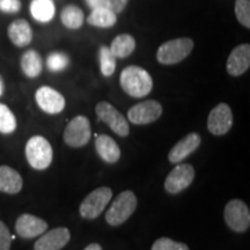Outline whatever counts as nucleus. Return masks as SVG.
<instances>
[{
  "label": "nucleus",
  "mask_w": 250,
  "mask_h": 250,
  "mask_svg": "<svg viewBox=\"0 0 250 250\" xmlns=\"http://www.w3.org/2000/svg\"><path fill=\"white\" fill-rule=\"evenodd\" d=\"M20 8V0H0V11L5 13H18Z\"/></svg>",
  "instance_id": "obj_31"
},
{
  "label": "nucleus",
  "mask_w": 250,
  "mask_h": 250,
  "mask_svg": "<svg viewBox=\"0 0 250 250\" xmlns=\"http://www.w3.org/2000/svg\"><path fill=\"white\" fill-rule=\"evenodd\" d=\"M98 118L107 124L117 136L127 137L130 133V126L125 117L109 102H99L95 107Z\"/></svg>",
  "instance_id": "obj_8"
},
{
  "label": "nucleus",
  "mask_w": 250,
  "mask_h": 250,
  "mask_svg": "<svg viewBox=\"0 0 250 250\" xmlns=\"http://www.w3.org/2000/svg\"><path fill=\"white\" fill-rule=\"evenodd\" d=\"M23 181L21 175L8 166H0V192L15 195L21 191Z\"/></svg>",
  "instance_id": "obj_19"
},
{
  "label": "nucleus",
  "mask_w": 250,
  "mask_h": 250,
  "mask_svg": "<svg viewBox=\"0 0 250 250\" xmlns=\"http://www.w3.org/2000/svg\"><path fill=\"white\" fill-rule=\"evenodd\" d=\"M225 223L234 232H246L250 226V211L241 199H232L224 210Z\"/></svg>",
  "instance_id": "obj_6"
},
{
  "label": "nucleus",
  "mask_w": 250,
  "mask_h": 250,
  "mask_svg": "<svg viewBox=\"0 0 250 250\" xmlns=\"http://www.w3.org/2000/svg\"><path fill=\"white\" fill-rule=\"evenodd\" d=\"M7 33L11 42L19 48L29 45L33 41V30L30 24L23 19H18L9 24Z\"/></svg>",
  "instance_id": "obj_18"
},
{
  "label": "nucleus",
  "mask_w": 250,
  "mask_h": 250,
  "mask_svg": "<svg viewBox=\"0 0 250 250\" xmlns=\"http://www.w3.org/2000/svg\"><path fill=\"white\" fill-rule=\"evenodd\" d=\"M195 179V168L189 164L177 165L173 170L168 174L165 181L166 191L170 195H176L186 190Z\"/></svg>",
  "instance_id": "obj_9"
},
{
  "label": "nucleus",
  "mask_w": 250,
  "mask_h": 250,
  "mask_svg": "<svg viewBox=\"0 0 250 250\" xmlns=\"http://www.w3.org/2000/svg\"><path fill=\"white\" fill-rule=\"evenodd\" d=\"M26 158L34 169H46L54 159L51 144L42 136L31 137L26 144Z\"/></svg>",
  "instance_id": "obj_3"
},
{
  "label": "nucleus",
  "mask_w": 250,
  "mask_h": 250,
  "mask_svg": "<svg viewBox=\"0 0 250 250\" xmlns=\"http://www.w3.org/2000/svg\"><path fill=\"white\" fill-rule=\"evenodd\" d=\"M48 229V224L36 215L23 213L17 219L15 230L18 235L23 239H33V237L42 235Z\"/></svg>",
  "instance_id": "obj_13"
},
{
  "label": "nucleus",
  "mask_w": 250,
  "mask_h": 250,
  "mask_svg": "<svg viewBox=\"0 0 250 250\" xmlns=\"http://www.w3.org/2000/svg\"><path fill=\"white\" fill-rule=\"evenodd\" d=\"M55 4L52 0H33L30 4V14L36 21L46 23L55 17Z\"/></svg>",
  "instance_id": "obj_21"
},
{
  "label": "nucleus",
  "mask_w": 250,
  "mask_h": 250,
  "mask_svg": "<svg viewBox=\"0 0 250 250\" xmlns=\"http://www.w3.org/2000/svg\"><path fill=\"white\" fill-rule=\"evenodd\" d=\"M108 8H110L115 14L121 13L126 7L129 0H107Z\"/></svg>",
  "instance_id": "obj_32"
},
{
  "label": "nucleus",
  "mask_w": 250,
  "mask_h": 250,
  "mask_svg": "<svg viewBox=\"0 0 250 250\" xmlns=\"http://www.w3.org/2000/svg\"><path fill=\"white\" fill-rule=\"evenodd\" d=\"M95 148L100 158L107 164H116L121 158L118 144L107 134H96Z\"/></svg>",
  "instance_id": "obj_17"
},
{
  "label": "nucleus",
  "mask_w": 250,
  "mask_h": 250,
  "mask_svg": "<svg viewBox=\"0 0 250 250\" xmlns=\"http://www.w3.org/2000/svg\"><path fill=\"white\" fill-rule=\"evenodd\" d=\"M68 64H70V58L64 52H51L46 59V65L51 72H61L65 70L68 66Z\"/></svg>",
  "instance_id": "obj_27"
},
{
  "label": "nucleus",
  "mask_w": 250,
  "mask_h": 250,
  "mask_svg": "<svg viewBox=\"0 0 250 250\" xmlns=\"http://www.w3.org/2000/svg\"><path fill=\"white\" fill-rule=\"evenodd\" d=\"M12 240H13V236L9 232L8 227L2 221H0V250L11 249Z\"/></svg>",
  "instance_id": "obj_30"
},
{
  "label": "nucleus",
  "mask_w": 250,
  "mask_h": 250,
  "mask_svg": "<svg viewBox=\"0 0 250 250\" xmlns=\"http://www.w3.org/2000/svg\"><path fill=\"white\" fill-rule=\"evenodd\" d=\"M162 115V105L155 100L134 104L127 111V120L134 125H147L159 120Z\"/></svg>",
  "instance_id": "obj_10"
},
{
  "label": "nucleus",
  "mask_w": 250,
  "mask_h": 250,
  "mask_svg": "<svg viewBox=\"0 0 250 250\" xmlns=\"http://www.w3.org/2000/svg\"><path fill=\"white\" fill-rule=\"evenodd\" d=\"M151 250H190L186 243L176 242L169 237H160L153 243Z\"/></svg>",
  "instance_id": "obj_29"
},
{
  "label": "nucleus",
  "mask_w": 250,
  "mask_h": 250,
  "mask_svg": "<svg viewBox=\"0 0 250 250\" xmlns=\"http://www.w3.org/2000/svg\"><path fill=\"white\" fill-rule=\"evenodd\" d=\"M92 136L89 120L86 116L79 115L72 118L70 123L66 125L64 130V142L70 147H83L89 142Z\"/></svg>",
  "instance_id": "obj_7"
},
{
  "label": "nucleus",
  "mask_w": 250,
  "mask_h": 250,
  "mask_svg": "<svg viewBox=\"0 0 250 250\" xmlns=\"http://www.w3.org/2000/svg\"><path fill=\"white\" fill-rule=\"evenodd\" d=\"M201 136L196 132H191L183 137L171 147L168 154V160L171 164H180L187 156L192 154L201 145Z\"/></svg>",
  "instance_id": "obj_16"
},
{
  "label": "nucleus",
  "mask_w": 250,
  "mask_h": 250,
  "mask_svg": "<svg viewBox=\"0 0 250 250\" xmlns=\"http://www.w3.org/2000/svg\"><path fill=\"white\" fill-rule=\"evenodd\" d=\"M120 83L124 92L136 99L148 95L153 88L152 77L147 71L137 65H130L122 71Z\"/></svg>",
  "instance_id": "obj_1"
},
{
  "label": "nucleus",
  "mask_w": 250,
  "mask_h": 250,
  "mask_svg": "<svg viewBox=\"0 0 250 250\" xmlns=\"http://www.w3.org/2000/svg\"><path fill=\"white\" fill-rule=\"evenodd\" d=\"M71 233L66 227H57L44 232L35 242L34 250H61L70 242Z\"/></svg>",
  "instance_id": "obj_14"
},
{
  "label": "nucleus",
  "mask_w": 250,
  "mask_h": 250,
  "mask_svg": "<svg viewBox=\"0 0 250 250\" xmlns=\"http://www.w3.org/2000/svg\"><path fill=\"white\" fill-rule=\"evenodd\" d=\"M21 70L26 77L36 78L43 70L42 57L35 50H27L21 57Z\"/></svg>",
  "instance_id": "obj_20"
},
{
  "label": "nucleus",
  "mask_w": 250,
  "mask_h": 250,
  "mask_svg": "<svg viewBox=\"0 0 250 250\" xmlns=\"http://www.w3.org/2000/svg\"><path fill=\"white\" fill-rule=\"evenodd\" d=\"M137 197L131 190L121 192L109 208L105 214V221L110 226H121L134 213L137 208Z\"/></svg>",
  "instance_id": "obj_2"
},
{
  "label": "nucleus",
  "mask_w": 250,
  "mask_h": 250,
  "mask_svg": "<svg viewBox=\"0 0 250 250\" xmlns=\"http://www.w3.org/2000/svg\"><path fill=\"white\" fill-rule=\"evenodd\" d=\"M233 125L232 109L226 103H219L212 109L208 118V129L213 136H224Z\"/></svg>",
  "instance_id": "obj_11"
},
{
  "label": "nucleus",
  "mask_w": 250,
  "mask_h": 250,
  "mask_svg": "<svg viewBox=\"0 0 250 250\" xmlns=\"http://www.w3.org/2000/svg\"><path fill=\"white\" fill-rule=\"evenodd\" d=\"M87 22L90 26L99 28H110L117 22V14L110 8L101 7L92 9V13L87 18Z\"/></svg>",
  "instance_id": "obj_23"
},
{
  "label": "nucleus",
  "mask_w": 250,
  "mask_h": 250,
  "mask_svg": "<svg viewBox=\"0 0 250 250\" xmlns=\"http://www.w3.org/2000/svg\"><path fill=\"white\" fill-rule=\"evenodd\" d=\"M111 197L112 190L109 187H100L93 190L81 202L79 208L80 215L83 219H89V220L98 218L110 202Z\"/></svg>",
  "instance_id": "obj_5"
},
{
  "label": "nucleus",
  "mask_w": 250,
  "mask_h": 250,
  "mask_svg": "<svg viewBox=\"0 0 250 250\" xmlns=\"http://www.w3.org/2000/svg\"><path fill=\"white\" fill-rule=\"evenodd\" d=\"M250 66V45L240 44L235 46L227 59L226 68L232 77H240L248 71Z\"/></svg>",
  "instance_id": "obj_15"
},
{
  "label": "nucleus",
  "mask_w": 250,
  "mask_h": 250,
  "mask_svg": "<svg viewBox=\"0 0 250 250\" xmlns=\"http://www.w3.org/2000/svg\"><path fill=\"white\" fill-rule=\"evenodd\" d=\"M83 250H102V247L99 243H90Z\"/></svg>",
  "instance_id": "obj_34"
},
{
  "label": "nucleus",
  "mask_w": 250,
  "mask_h": 250,
  "mask_svg": "<svg viewBox=\"0 0 250 250\" xmlns=\"http://www.w3.org/2000/svg\"><path fill=\"white\" fill-rule=\"evenodd\" d=\"M109 49L116 58H126L136 49V40L129 34H121L115 37Z\"/></svg>",
  "instance_id": "obj_22"
},
{
  "label": "nucleus",
  "mask_w": 250,
  "mask_h": 250,
  "mask_svg": "<svg viewBox=\"0 0 250 250\" xmlns=\"http://www.w3.org/2000/svg\"><path fill=\"white\" fill-rule=\"evenodd\" d=\"M17 130V118L7 105L0 103V133L11 134Z\"/></svg>",
  "instance_id": "obj_26"
},
{
  "label": "nucleus",
  "mask_w": 250,
  "mask_h": 250,
  "mask_svg": "<svg viewBox=\"0 0 250 250\" xmlns=\"http://www.w3.org/2000/svg\"><path fill=\"white\" fill-rule=\"evenodd\" d=\"M35 100L37 105L43 111L50 115L59 114L64 110L65 98L57 90L49 86H42L36 90Z\"/></svg>",
  "instance_id": "obj_12"
},
{
  "label": "nucleus",
  "mask_w": 250,
  "mask_h": 250,
  "mask_svg": "<svg viewBox=\"0 0 250 250\" xmlns=\"http://www.w3.org/2000/svg\"><path fill=\"white\" fill-rule=\"evenodd\" d=\"M193 41L188 37L170 40L159 46L156 59L160 64L174 65L182 62L191 54Z\"/></svg>",
  "instance_id": "obj_4"
},
{
  "label": "nucleus",
  "mask_w": 250,
  "mask_h": 250,
  "mask_svg": "<svg viewBox=\"0 0 250 250\" xmlns=\"http://www.w3.org/2000/svg\"><path fill=\"white\" fill-rule=\"evenodd\" d=\"M235 15L237 21L246 28L250 27V0H236Z\"/></svg>",
  "instance_id": "obj_28"
},
{
  "label": "nucleus",
  "mask_w": 250,
  "mask_h": 250,
  "mask_svg": "<svg viewBox=\"0 0 250 250\" xmlns=\"http://www.w3.org/2000/svg\"><path fill=\"white\" fill-rule=\"evenodd\" d=\"M4 90H5V86H4V80H2L1 76H0V96L4 94Z\"/></svg>",
  "instance_id": "obj_35"
},
{
  "label": "nucleus",
  "mask_w": 250,
  "mask_h": 250,
  "mask_svg": "<svg viewBox=\"0 0 250 250\" xmlns=\"http://www.w3.org/2000/svg\"><path fill=\"white\" fill-rule=\"evenodd\" d=\"M62 22L70 29H79L85 21L83 12L76 5L65 6L61 14Z\"/></svg>",
  "instance_id": "obj_24"
},
{
  "label": "nucleus",
  "mask_w": 250,
  "mask_h": 250,
  "mask_svg": "<svg viewBox=\"0 0 250 250\" xmlns=\"http://www.w3.org/2000/svg\"><path fill=\"white\" fill-rule=\"evenodd\" d=\"M100 68L104 77H111L116 70V57L111 54L108 46L102 45L99 51Z\"/></svg>",
  "instance_id": "obj_25"
},
{
  "label": "nucleus",
  "mask_w": 250,
  "mask_h": 250,
  "mask_svg": "<svg viewBox=\"0 0 250 250\" xmlns=\"http://www.w3.org/2000/svg\"><path fill=\"white\" fill-rule=\"evenodd\" d=\"M86 4L88 5L92 9L108 7L107 0H86Z\"/></svg>",
  "instance_id": "obj_33"
}]
</instances>
